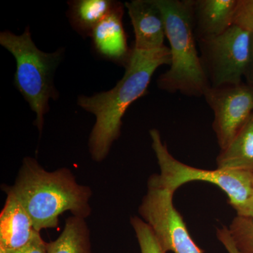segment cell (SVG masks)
Returning <instances> with one entry per match:
<instances>
[{"label": "cell", "mask_w": 253, "mask_h": 253, "mask_svg": "<svg viewBox=\"0 0 253 253\" xmlns=\"http://www.w3.org/2000/svg\"><path fill=\"white\" fill-rule=\"evenodd\" d=\"M162 13L171 64L157 80L159 89L188 96H204L211 87L194 34L193 0H154Z\"/></svg>", "instance_id": "cell-3"}, {"label": "cell", "mask_w": 253, "mask_h": 253, "mask_svg": "<svg viewBox=\"0 0 253 253\" xmlns=\"http://www.w3.org/2000/svg\"><path fill=\"white\" fill-rule=\"evenodd\" d=\"M47 253H91L90 233L85 219L71 216L59 237L46 243Z\"/></svg>", "instance_id": "cell-15"}, {"label": "cell", "mask_w": 253, "mask_h": 253, "mask_svg": "<svg viewBox=\"0 0 253 253\" xmlns=\"http://www.w3.org/2000/svg\"><path fill=\"white\" fill-rule=\"evenodd\" d=\"M37 231L33 221L21 203L11 195H6V202L0 214V248L21 249L33 239Z\"/></svg>", "instance_id": "cell-12"}, {"label": "cell", "mask_w": 253, "mask_h": 253, "mask_svg": "<svg viewBox=\"0 0 253 253\" xmlns=\"http://www.w3.org/2000/svg\"><path fill=\"white\" fill-rule=\"evenodd\" d=\"M0 253H47L46 243L41 237V233L36 232L31 241L21 249L10 250L0 248Z\"/></svg>", "instance_id": "cell-19"}, {"label": "cell", "mask_w": 253, "mask_h": 253, "mask_svg": "<svg viewBox=\"0 0 253 253\" xmlns=\"http://www.w3.org/2000/svg\"><path fill=\"white\" fill-rule=\"evenodd\" d=\"M218 169L253 172V114L217 158Z\"/></svg>", "instance_id": "cell-13"}, {"label": "cell", "mask_w": 253, "mask_h": 253, "mask_svg": "<svg viewBox=\"0 0 253 253\" xmlns=\"http://www.w3.org/2000/svg\"><path fill=\"white\" fill-rule=\"evenodd\" d=\"M234 25L253 33V0H238Z\"/></svg>", "instance_id": "cell-18"}, {"label": "cell", "mask_w": 253, "mask_h": 253, "mask_svg": "<svg viewBox=\"0 0 253 253\" xmlns=\"http://www.w3.org/2000/svg\"><path fill=\"white\" fill-rule=\"evenodd\" d=\"M228 229L240 253H253V218L236 215Z\"/></svg>", "instance_id": "cell-16"}, {"label": "cell", "mask_w": 253, "mask_h": 253, "mask_svg": "<svg viewBox=\"0 0 253 253\" xmlns=\"http://www.w3.org/2000/svg\"><path fill=\"white\" fill-rule=\"evenodd\" d=\"M251 33L232 26L222 34L197 41L200 57L211 87L237 85L250 56Z\"/></svg>", "instance_id": "cell-6"}, {"label": "cell", "mask_w": 253, "mask_h": 253, "mask_svg": "<svg viewBox=\"0 0 253 253\" xmlns=\"http://www.w3.org/2000/svg\"><path fill=\"white\" fill-rule=\"evenodd\" d=\"M173 195L149 179L147 193L139 207L141 219L150 226L165 253H204L174 208Z\"/></svg>", "instance_id": "cell-7"}, {"label": "cell", "mask_w": 253, "mask_h": 253, "mask_svg": "<svg viewBox=\"0 0 253 253\" xmlns=\"http://www.w3.org/2000/svg\"><path fill=\"white\" fill-rule=\"evenodd\" d=\"M217 237L219 242L225 248L228 253H240L236 249L228 227L223 226L222 227L217 228Z\"/></svg>", "instance_id": "cell-20"}, {"label": "cell", "mask_w": 253, "mask_h": 253, "mask_svg": "<svg viewBox=\"0 0 253 253\" xmlns=\"http://www.w3.org/2000/svg\"><path fill=\"white\" fill-rule=\"evenodd\" d=\"M149 133L161 170L159 174H153L149 179L158 186L174 194L181 186L190 181H206L222 190L234 210L241 207L249 199L253 191V172L218 168L208 170L187 166L173 157L167 145L163 142L158 129H151Z\"/></svg>", "instance_id": "cell-5"}, {"label": "cell", "mask_w": 253, "mask_h": 253, "mask_svg": "<svg viewBox=\"0 0 253 253\" xmlns=\"http://www.w3.org/2000/svg\"><path fill=\"white\" fill-rule=\"evenodd\" d=\"M131 225L134 229L141 253H165L150 226L140 217H131Z\"/></svg>", "instance_id": "cell-17"}, {"label": "cell", "mask_w": 253, "mask_h": 253, "mask_svg": "<svg viewBox=\"0 0 253 253\" xmlns=\"http://www.w3.org/2000/svg\"><path fill=\"white\" fill-rule=\"evenodd\" d=\"M237 215L242 217L253 218V191L251 196L246 203L241 207L236 209Z\"/></svg>", "instance_id": "cell-21"}, {"label": "cell", "mask_w": 253, "mask_h": 253, "mask_svg": "<svg viewBox=\"0 0 253 253\" xmlns=\"http://www.w3.org/2000/svg\"><path fill=\"white\" fill-rule=\"evenodd\" d=\"M237 2L238 0H193L196 41L219 36L234 26Z\"/></svg>", "instance_id": "cell-11"}, {"label": "cell", "mask_w": 253, "mask_h": 253, "mask_svg": "<svg viewBox=\"0 0 253 253\" xmlns=\"http://www.w3.org/2000/svg\"><path fill=\"white\" fill-rule=\"evenodd\" d=\"M2 190L21 203L40 233L57 228L63 212L83 219L91 212L89 186L78 184L68 168L48 172L33 158L23 159L14 185H4Z\"/></svg>", "instance_id": "cell-2"}, {"label": "cell", "mask_w": 253, "mask_h": 253, "mask_svg": "<svg viewBox=\"0 0 253 253\" xmlns=\"http://www.w3.org/2000/svg\"><path fill=\"white\" fill-rule=\"evenodd\" d=\"M170 64V49L166 46L153 51L133 48L124 76L113 89L78 98V106L96 117L88 141L94 161L101 162L107 157L113 142L121 136L125 113L134 101L144 96L156 70Z\"/></svg>", "instance_id": "cell-1"}, {"label": "cell", "mask_w": 253, "mask_h": 253, "mask_svg": "<svg viewBox=\"0 0 253 253\" xmlns=\"http://www.w3.org/2000/svg\"><path fill=\"white\" fill-rule=\"evenodd\" d=\"M204 96L214 113L212 128L218 144L224 149L253 114V88L244 83L210 87Z\"/></svg>", "instance_id": "cell-8"}, {"label": "cell", "mask_w": 253, "mask_h": 253, "mask_svg": "<svg viewBox=\"0 0 253 253\" xmlns=\"http://www.w3.org/2000/svg\"><path fill=\"white\" fill-rule=\"evenodd\" d=\"M123 14L124 6L118 1L113 11L94 28L90 38L95 51L101 57L126 67L132 49L128 46Z\"/></svg>", "instance_id": "cell-10"}, {"label": "cell", "mask_w": 253, "mask_h": 253, "mask_svg": "<svg viewBox=\"0 0 253 253\" xmlns=\"http://www.w3.org/2000/svg\"><path fill=\"white\" fill-rule=\"evenodd\" d=\"M125 5L134 28V49L153 51L164 47L166 26L154 0H132Z\"/></svg>", "instance_id": "cell-9"}, {"label": "cell", "mask_w": 253, "mask_h": 253, "mask_svg": "<svg viewBox=\"0 0 253 253\" xmlns=\"http://www.w3.org/2000/svg\"><path fill=\"white\" fill-rule=\"evenodd\" d=\"M112 0H73L68 1L70 23L83 37H91L94 28L116 7Z\"/></svg>", "instance_id": "cell-14"}, {"label": "cell", "mask_w": 253, "mask_h": 253, "mask_svg": "<svg viewBox=\"0 0 253 253\" xmlns=\"http://www.w3.org/2000/svg\"><path fill=\"white\" fill-rule=\"evenodd\" d=\"M244 78L247 82L246 84L253 88V33L251 34V50H250L249 62L244 73Z\"/></svg>", "instance_id": "cell-22"}, {"label": "cell", "mask_w": 253, "mask_h": 253, "mask_svg": "<svg viewBox=\"0 0 253 253\" xmlns=\"http://www.w3.org/2000/svg\"><path fill=\"white\" fill-rule=\"evenodd\" d=\"M0 44L16 60L14 85L36 113L34 124L41 133L44 116L49 111V100L59 97L54 76L62 59L63 49L53 53L41 51L32 39L28 26L20 36L11 31L1 32Z\"/></svg>", "instance_id": "cell-4"}]
</instances>
